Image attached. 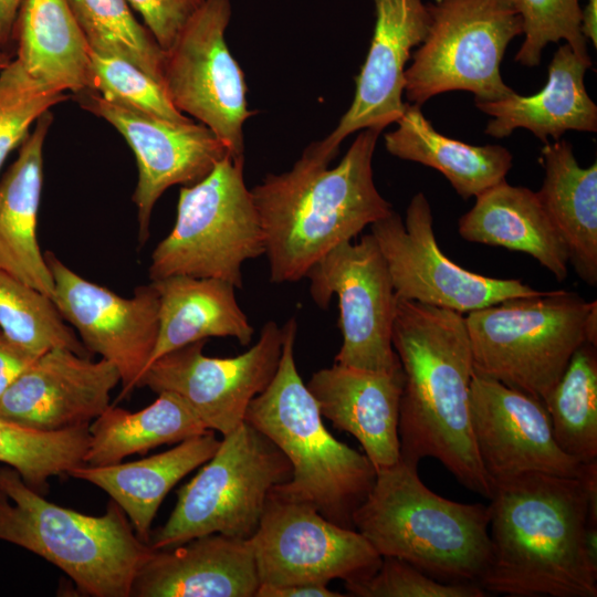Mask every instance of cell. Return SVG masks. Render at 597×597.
<instances>
[{
  "instance_id": "cell-9",
  "label": "cell",
  "mask_w": 597,
  "mask_h": 597,
  "mask_svg": "<svg viewBox=\"0 0 597 597\" xmlns=\"http://www.w3.org/2000/svg\"><path fill=\"white\" fill-rule=\"evenodd\" d=\"M291 474L284 453L253 426L242 422L223 436L216 453L178 490L168 520L150 534V547H172L213 533L250 538L270 493Z\"/></svg>"
},
{
  "instance_id": "cell-4",
  "label": "cell",
  "mask_w": 597,
  "mask_h": 597,
  "mask_svg": "<svg viewBox=\"0 0 597 597\" xmlns=\"http://www.w3.org/2000/svg\"><path fill=\"white\" fill-rule=\"evenodd\" d=\"M282 328L277 369L268 387L251 400L244 421L290 461L291 478L275 486L274 494L308 504L328 521L355 528L354 513L371 491L377 471L365 453L338 441L325 428L317 401L296 368V318H289Z\"/></svg>"
},
{
  "instance_id": "cell-22",
  "label": "cell",
  "mask_w": 597,
  "mask_h": 597,
  "mask_svg": "<svg viewBox=\"0 0 597 597\" xmlns=\"http://www.w3.org/2000/svg\"><path fill=\"white\" fill-rule=\"evenodd\" d=\"M306 386L322 417L354 436L376 471L399 461L401 367L374 371L334 363L315 371Z\"/></svg>"
},
{
  "instance_id": "cell-20",
  "label": "cell",
  "mask_w": 597,
  "mask_h": 597,
  "mask_svg": "<svg viewBox=\"0 0 597 597\" xmlns=\"http://www.w3.org/2000/svg\"><path fill=\"white\" fill-rule=\"evenodd\" d=\"M375 28L368 53L355 77L353 102L336 128L318 145L336 156L350 134L369 127L384 129L404 114L406 64L425 40L430 15L422 0H373Z\"/></svg>"
},
{
  "instance_id": "cell-37",
  "label": "cell",
  "mask_w": 597,
  "mask_h": 597,
  "mask_svg": "<svg viewBox=\"0 0 597 597\" xmlns=\"http://www.w3.org/2000/svg\"><path fill=\"white\" fill-rule=\"evenodd\" d=\"M71 96L32 77L15 59L0 71V169L41 115Z\"/></svg>"
},
{
  "instance_id": "cell-5",
  "label": "cell",
  "mask_w": 597,
  "mask_h": 597,
  "mask_svg": "<svg viewBox=\"0 0 597 597\" xmlns=\"http://www.w3.org/2000/svg\"><path fill=\"white\" fill-rule=\"evenodd\" d=\"M353 524L381 557L408 562L444 583H476L490 556V507L448 500L427 488L418 464L377 470Z\"/></svg>"
},
{
  "instance_id": "cell-34",
  "label": "cell",
  "mask_w": 597,
  "mask_h": 597,
  "mask_svg": "<svg viewBox=\"0 0 597 597\" xmlns=\"http://www.w3.org/2000/svg\"><path fill=\"white\" fill-rule=\"evenodd\" d=\"M88 426L41 431L0 418V462L13 468L31 489L44 495L50 478L85 464Z\"/></svg>"
},
{
  "instance_id": "cell-42",
  "label": "cell",
  "mask_w": 597,
  "mask_h": 597,
  "mask_svg": "<svg viewBox=\"0 0 597 597\" xmlns=\"http://www.w3.org/2000/svg\"><path fill=\"white\" fill-rule=\"evenodd\" d=\"M324 584L264 585L260 584L255 597H344Z\"/></svg>"
},
{
  "instance_id": "cell-31",
  "label": "cell",
  "mask_w": 597,
  "mask_h": 597,
  "mask_svg": "<svg viewBox=\"0 0 597 597\" xmlns=\"http://www.w3.org/2000/svg\"><path fill=\"white\" fill-rule=\"evenodd\" d=\"M209 431L190 406L177 394L161 391L137 412L109 406L88 426L90 441L84 462L104 467L169 443H179Z\"/></svg>"
},
{
  "instance_id": "cell-3",
  "label": "cell",
  "mask_w": 597,
  "mask_h": 597,
  "mask_svg": "<svg viewBox=\"0 0 597 597\" xmlns=\"http://www.w3.org/2000/svg\"><path fill=\"white\" fill-rule=\"evenodd\" d=\"M381 132L362 129L333 168L335 156L315 142L289 171L268 174L251 189L272 283L304 279L325 254L394 211L374 182L373 156Z\"/></svg>"
},
{
  "instance_id": "cell-18",
  "label": "cell",
  "mask_w": 597,
  "mask_h": 597,
  "mask_svg": "<svg viewBox=\"0 0 597 597\" xmlns=\"http://www.w3.org/2000/svg\"><path fill=\"white\" fill-rule=\"evenodd\" d=\"M470 416L475 447L493 489L528 473L583 474L585 463L557 444L541 399L474 373Z\"/></svg>"
},
{
  "instance_id": "cell-12",
  "label": "cell",
  "mask_w": 597,
  "mask_h": 597,
  "mask_svg": "<svg viewBox=\"0 0 597 597\" xmlns=\"http://www.w3.org/2000/svg\"><path fill=\"white\" fill-rule=\"evenodd\" d=\"M310 294L321 308L338 298L342 346L337 364L391 371L401 367L392 346L398 297L387 262L375 237L364 234L356 243L344 242L306 273Z\"/></svg>"
},
{
  "instance_id": "cell-16",
  "label": "cell",
  "mask_w": 597,
  "mask_h": 597,
  "mask_svg": "<svg viewBox=\"0 0 597 597\" xmlns=\"http://www.w3.org/2000/svg\"><path fill=\"white\" fill-rule=\"evenodd\" d=\"M54 282L52 301L77 332L91 354L116 366L121 398L139 388L158 336L159 297L150 282L123 297L66 266L52 252L44 253Z\"/></svg>"
},
{
  "instance_id": "cell-13",
  "label": "cell",
  "mask_w": 597,
  "mask_h": 597,
  "mask_svg": "<svg viewBox=\"0 0 597 597\" xmlns=\"http://www.w3.org/2000/svg\"><path fill=\"white\" fill-rule=\"evenodd\" d=\"M260 584L362 582L383 557L355 528L337 525L313 506L270 493L250 537Z\"/></svg>"
},
{
  "instance_id": "cell-38",
  "label": "cell",
  "mask_w": 597,
  "mask_h": 597,
  "mask_svg": "<svg viewBox=\"0 0 597 597\" xmlns=\"http://www.w3.org/2000/svg\"><path fill=\"white\" fill-rule=\"evenodd\" d=\"M93 91L119 106L174 122L191 117L179 112L164 87L129 62L91 50Z\"/></svg>"
},
{
  "instance_id": "cell-35",
  "label": "cell",
  "mask_w": 597,
  "mask_h": 597,
  "mask_svg": "<svg viewBox=\"0 0 597 597\" xmlns=\"http://www.w3.org/2000/svg\"><path fill=\"white\" fill-rule=\"evenodd\" d=\"M0 329L36 354L66 348L91 357L52 298L3 270H0Z\"/></svg>"
},
{
  "instance_id": "cell-19",
  "label": "cell",
  "mask_w": 597,
  "mask_h": 597,
  "mask_svg": "<svg viewBox=\"0 0 597 597\" xmlns=\"http://www.w3.org/2000/svg\"><path fill=\"white\" fill-rule=\"evenodd\" d=\"M118 369L66 348L42 353L0 399V418L18 426L57 431L90 425L111 406Z\"/></svg>"
},
{
  "instance_id": "cell-7",
  "label": "cell",
  "mask_w": 597,
  "mask_h": 597,
  "mask_svg": "<svg viewBox=\"0 0 597 597\" xmlns=\"http://www.w3.org/2000/svg\"><path fill=\"white\" fill-rule=\"evenodd\" d=\"M474 373L543 401L575 350L597 345V302L566 290L503 301L468 313Z\"/></svg>"
},
{
  "instance_id": "cell-36",
  "label": "cell",
  "mask_w": 597,
  "mask_h": 597,
  "mask_svg": "<svg viewBox=\"0 0 597 597\" xmlns=\"http://www.w3.org/2000/svg\"><path fill=\"white\" fill-rule=\"evenodd\" d=\"M521 18L524 41L515 61L535 67L548 43L565 40L584 61L591 62L587 40L582 32L579 0H512Z\"/></svg>"
},
{
  "instance_id": "cell-8",
  "label": "cell",
  "mask_w": 597,
  "mask_h": 597,
  "mask_svg": "<svg viewBox=\"0 0 597 597\" xmlns=\"http://www.w3.org/2000/svg\"><path fill=\"white\" fill-rule=\"evenodd\" d=\"M244 156L226 155L200 181L179 192L176 222L151 253V281L171 275L219 279L242 289V264L265 254Z\"/></svg>"
},
{
  "instance_id": "cell-41",
  "label": "cell",
  "mask_w": 597,
  "mask_h": 597,
  "mask_svg": "<svg viewBox=\"0 0 597 597\" xmlns=\"http://www.w3.org/2000/svg\"><path fill=\"white\" fill-rule=\"evenodd\" d=\"M40 355L12 341L0 329V399Z\"/></svg>"
},
{
  "instance_id": "cell-26",
  "label": "cell",
  "mask_w": 597,
  "mask_h": 597,
  "mask_svg": "<svg viewBox=\"0 0 597 597\" xmlns=\"http://www.w3.org/2000/svg\"><path fill=\"white\" fill-rule=\"evenodd\" d=\"M220 440L209 430L151 457L104 467L81 465L69 475L105 491L127 515L137 536L149 544L150 526L168 492L188 473L206 463Z\"/></svg>"
},
{
  "instance_id": "cell-14",
  "label": "cell",
  "mask_w": 597,
  "mask_h": 597,
  "mask_svg": "<svg viewBox=\"0 0 597 597\" xmlns=\"http://www.w3.org/2000/svg\"><path fill=\"white\" fill-rule=\"evenodd\" d=\"M370 228L400 300L462 314L543 292L521 280L481 275L451 261L439 248L431 208L422 192L410 200L405 220L392 211Z\"/></svg>"
},
{
  "instance_id": "cell-28",
  "label": "cell",
  "mask_w": 597,
  "mask_h": 597,
  "mask_svg": "<svg viewBox=\"0 0 597 597\" xmlns=\"http://www.w3.org/2000/svg\"><path fill=\"white\" fill-rule=\"evenodd\" d=\"M17 60L45 86L92 90L91 48L66 0H24L13 29Z\"/></svg>"
},
{
  "instance_id": "cell-2",
  "label": "cell",
  "mask_w": 597,
  "mask_h": 597,
  "mask_svg": "<svg viewBox=\"0 0 597 597\" xmlns=\"http://www.w3.org/2000/svg\"><path fill=\"white\" fill-rule=\"evenodd\" d=\"M392 346L404 373L400 458L438 460L465 489L491 499L470 416L474 364L465 320L455 311L398 298Z\"/></svg>"
},
{
  "instance_id": "cell-45",
  "label": "cell",
  "mask_w": 597,
  "mask_h": 597,
  "mask_svg": "<svg viewBox=\"0 0 597 597\" xmlns=\"http://www.w3.org/2000/svg\"><path fill=\"white\" fill-rule=\"evenodd\" d=\"M11 61V55L6 49L0 46V71L4 69Z\"/></svg>"
},
{
  "instance_id": "cell-1",
  "label": "cell",
  "mask_w": 597,
  "mask_h": 597,
  "mask_svg": "<svg viewBox=\"0 0 597 597\" xmlns=\"http://www.w3.org/2000/svg\"><path fill=\"white\" fill-rule=\"evenodd\" d=\"M479 585L515 597L597 596V461L579 478L528 473L494 486Z\"/></svg>"
},
{
  "instance_id": "cell-27",
  "label": "cell",
  "mask_w": 597,
  "mask_h": 597,
  "mask_svg": "<svg viewBox=\"0 0 597 597\" xmlns=\"http://www.w3.org/2000/svg\"><path fill=\"white\" fill-rule=\"evenodd\" d=\"M159 297L158 336L149 365L160 356L208 337L251 343L254 329L227 281L171 275L151 281ZM148 365V366H149Z\"/></svg>"
},
{
  "instance_id": "cell-23",
  "label": "cell",
  "mask_w": 597,
  "mask_h": 597,
  "mask_svg": "<svg viewBox=\"0 0 597 597\" xmlns=\"http://www.w3.org/2000/svg\"><path fill=\"white\" fill-rule=\"evenodd\" d=\"M593 62L582 60L567 43L554 53L548 76L541 91L524 96L513 92L493 102H475L479 111L491 116L485 134L509 137L524 128L544 144L558 140L568 130L595 133L597 106L585 86V73Z\"/></svg>"
},
{
  "instance_id": "cell-29",
  "label": "cell",
  "mask_w": 597,
  "mask_h": 597,
  "mask_svg": "<svg viewBox=\"0 0 597 597\" xmlns=\"http://www.w3.org/2000/svg\"><path fill=\"white\" fill-rule=\"evenodd\" d=\"M543 185L540 201L564 240L577 275L597 285V163L582 167L565 139L547 142L541 149Z\"/></svg>"
},
{
  "instance_id": "cell-11",
  "label": "cell",
  "mask_w": 597,
  "mask_h": 597,
  "mask_svg": "<svg viewBox=\"0 0 597 597\" xmlns=\"http://www.w3.org/2000/svg\"><path fill=\"white\" fill-rule=\"evenodd\" d=\"M230 0H206L165 50L161 85L182 114L210 128L232 157L244 156L247 83L226 42Z\"/></svg>"
},
{
  "instance_id": "cell-25",
  "label": "cell",
  "mask_w": 597,
  "mask_h": 597,
  "mask_svg": "<svg viewBox=\"0 0 597 597\" xmlns=\"http://www.w3.org/2000/svg\"><path fill=\"white\" fill-rule=\"evenodd\" d=\"M458 232L470 242L524 252L558 282L568 275L567 247L537 193L526 187L503 180L484 190L460 217Z\"/></svg>"
},
{
  "instance_id": "cell-44",
  "label": "cell",
  "mask_w": 597,
  "mask_h": 597,
  "mask_svg": "<svg viewBox=\"0 0 597 597\" xmlns=\"http://www.w3.org/2000/svg\"><path fill=\"white\" fill-rule=\"evenodd\" d=\"M582 32L597 48V0H587L582 10Z\"/></svg>"
},
{
  "instance_id": "cell-24",
  "label": "cell",
  "mask_w": 597,
  "mask_h": 597,
  "mask_svg": "<svg viewBox=\"0 0 597 597\" xmlns=\"http://www.w3.org/2000/svg\"><path fill=\"white\" fill-rule=\"evenodd\" d=\"M53 122L50 111L19 146L17 159L0 179V270L50 298L54 282L36 238L43 182V145Z\"/></svg>"
},
{
  "instance_id": "cell-32",
  "label": "cell",
  "mask_w": 597,
  "mask_h": 597,
  "mask_svg": "<svg viewBox=\"0 0 597 597\" xmlns=\"http://www.w3.org/2000/svg\"><path fill=\"white\" fill-rule=\"evenodd\" d=\"M543 402L559 448L580 463L597 461V345L575 350Z\"/></svg>"
},
{
  "instance_id": "cell-33",
  "label": "cell",
  "mask_w": 597,
  "mask_h": 597,
  "mask_svg": "<svg viewBox=\"0 0 597 597\" xmlns=\"http://www.w3.org/2000/svg\"><path fill=\"white\" fill-rule=\"evenodd\" d=\"M92 51L121 57L161 85L164 50L127 0H66ZM163 86V85H161Z\"/></svg>"
},
{
  "instance_id": "cell-21",
  "label": "cell",
  "mask_w": 597,
  "mask_h": 597,
  "mask_svg": "<svg viewBox=\"0 0 597 597\" xmlns=\"http://www.w3.org/2000/svg\"><path fill=\"white\" fill-rule=\"evenodd\" d=\"M259 586L251 540L213 533L153 548L130 597H255Z\"/></svg>"
},
{
  "instance_id": "cell-10",
  "label": "cell",
  "mask_w": 597,
  "mask_h": 597,
  "mask_svg": "<svg viewBox=\"0 0 597 597\" xmlns=\"http://www.w3.org/2000/svg\"><path fill=\"white\" fill-rule=\"evenodd\" d=\"M423 42L406 67L404 95L421 107L431 97L467 91L475 102H493L514 90L500 66L509 43L523 34L512 0H433Z\"/></svg>"
},
{
  "instance_id": "cell-17",
  "label": "cell",
  "mask_w": 597,
  "mask_h": 597,
  "mask_svg": "<svg viewBox=\"0 0 597 597\" xmlns=\"http://www.w3.org/2000/svg\"><path fill=\"white\" fill-rule=\"evenodd\" d=\"M80 106L105 119L134 151L138 178L133 195L140 244L149 238L153 209L171 186H191L203 179L228 149L216 134L195 119L174 122L133 111L86 90L74 94Z\"/></svg>"
},
{
  "instance_id": "cell-43",
  "label": "cell",
  "mask_w": 597,
  "mask_h": 597,
  "mask_svg": "<svg viewBox=\"0 0 597 597\" xmlns=\"http://www.w3.org/2000/svg\"><path fill=\"white\" fill-rule=\"evenodd\" d=\"M24 0H0V46L6 49L12 41L19 10Z\"/></svg>"
},
{
  "instance_id": "cell-39",
  "label": "cell",
  "mask_w": 597,
  "mask_h": 597,
  "mask_svg": "<svg viewBox=\"0 0 597 597\" xmlns=\"http://www.w3.org/2000/svg\"><path fill=\"white\" fill-rule=\"evenodd\" d=\"M347 595L357 597H484L488 591L476 583L440 582L406 561L383 557L368 578L345 584Z\"/></svg>"
},
{
  "instance_id": "cell-15",
  "label": "cell",
  "mask_w": 597,
  "mask_h": 597,
  "mask_svg": "<svg viewBox=\"0 0 597 597\" xmlns=\"http://www.w3.org/2000/svg\"><path fill=\"white\" fill-rule=\"evenodd\" d=\"M283 337V328L269 321L258 342L234 357L206 356V341L188 344L154 360L142 376L139 388L177 394L208 430L223 437L244 422L251 400L272 380Z\"/></svg>"
},
{
  "instance_id": "cell-6",
  "label": "cell",
  "mask_w": 597,
  "mask_h": 597,
  "mask_svg": "<svg viewBox=\"0 0 597 597\" xmlns=\"http://www.w3.org/2000/svg\"><path fill=\"white\" fill-rule=\"evenodd\" d=\"M0 541L52 563L93 597H130L135 575L153 551L114 501L98 516L60 506L9 465L0 467Z\"/></svg>"
},
{
  "instance_id": "cell-40",
  "label": "cell",
  "mask_w": 597,
  "mask_h": 597,
  "mask_svg": "<svg viewBox=\"0 0 597 597\" xmlns=\"http://www.w3.org/2000/svg\"><path fill=\"white\" fill-rule=\"evenodd\" d=\"M165 51L206 0H127Z\"/></svg>"
},
{
  "instance_id": "cell-30",
  "label": "cell",
  "mask_w": 597,
  "mask_h": 597,
  "mask_svg": "<svg viewBox=\"0 0 597 597\" xmlns=\"http://www.w3.org/2000/svg\"><path fill=\"white\" fill-rule=\"evenodd\" d=\"M396 123L397 128L385 135L387 151L438 170L463 199L505 180L512 168L513 156L505 147L475 146L444 136L418 105L407 103Z\"/></svg>"
}]
</instances>
